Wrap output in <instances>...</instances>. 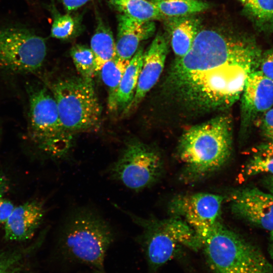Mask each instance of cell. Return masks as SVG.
<instances>
[{
    "label": "cell",
    "instance_id": "cell-1",
    "mask_svg": "<svg viewBox=\"0 0 273 273\" xmlns=\"http://www.w3.org/2000/svg\"><path fill=\"white\" fill-rule=\"evenodd\" d=\"M261 53L251 41L229 33L203 29L189 51L176 58L166 80L168 93L196 111L230 107L241 97Z\"/></svg>",
    "mask_w": 273,
    "mask_h": 273
},
{
    "label": "cell",
    "instance_id": "cell-2",
    "mask_svg": "<svg viewBox=\"0 0 273 273\" xmlns=\"http://www.w3.org/2000/svg\"><path fill=\"white\" fill-rule=\"evenodd\" d=\"M232 124L230 117L221 115L187 130L177 149L182 165L180 179L194 183L221 169L232 151Z\"/></svg>",
    "mask_w": 273,
    "mask_h": 273
},
{
    "label": "cell",
    "instance_id": "cell-3",
    "mask_svg": "<svg viewBox=\"0 0 273 273\" xmlns=\"http://www.w3.org/2000/svg\"><path fill=\"white\" fill-rule=\"evenodd\" d=\"M115 237L112 227L100 214L92 208L81 207L65 220L58 246L67 260L104 270L105 257Z\"/></svg>",
    "mask_w": 273,
    "mask_h": 273
},
{
    "label": "cell",
    "instance_id": "cell-4",
    "mask_svg": "<svg viewBox=\"0 0 273 273\" xmlns=\"http://www.w3.org/2000/svg\"><path fill=\"white\" fill-rule=\"evenodd\" d=\"M65 130L75 134L98 131L102 107L93 79L71 76L57 80L50 87Z\"/></svg>",
    "mask_w": 273,
    "mask_h": 273
},
{
    "label": "cell",
    "instance_id": "cell-5",
    "mask_svg": "<svg viewBox=\"0 0 273 273\" xmlns=\"http://www.w3.org/2000/svg\"><path fill=\"white\" fill-rule=\"evenodd\" d=\"M29 94L31 141L46 155L53 158H64L72 146L73 135L64 128L52 94L43 86L31 89Z\"/></svg>",
    "mask_w": 273,
    "mask_h": 273
},
{
    "label": "cell",
    "instance_id": "cell-6",
    "mask_svg": "<svg viewBox=\"0 0 273 273\" xmlns=\"http://www.w3.org/2000/svg\"><path fill=\"white\" fill-rule=\"evenodd\" d=\"M197 234L206 260L215 273H234L265 258L258 247L219 221Z\"/></svg>",
    "mask_w": 273,
    "mask_h": 273
},
{
    "label": "cell",
    "instance_id": "cell-7",
    "mask_svg": "<svg viewBox=\"0 0 273 273\" xmlns=\"http://www.w3.org/2000/svg\"><path fill=\"white\" fill-rule=\"evenodd\" d=\"M163 161L154 147L134 138L127 140L117 159L106 174L128 189L139 192L150 187L160 178Z\"/></svg>",
    "mask_w": 273,
    "mask_h": 273
},
{
    "label": "cell",
    "instance_id": "cell-8",
    "mask_svg": "<svg viewBox=\"0 0 273 273\" xmlns=\"http://www.w3.org/2000/svg\"><path fill=\"white\" fill-rule=\"evenodd\" d=\"M47 54L44 39L22 27L0 29V65L20 73H32L42 66Z\"/></svg>",
    "mask_w": 273,
    "mask_h": 273
},
{
    "label": "cell",
    "instance_id": "cell-9",
    "mask_svg": "<svg viewBox=\"0 0 273 273\" xmlns=\"http://www.w3.org/2000/svg\"><path fill=\"white\" fill-rule=\"evenodd\" d=\"M115 206L142 228L143 232L136 239L143 249L151 271H156L178 254L183 246L174 235L167 219H145Z\"/></svg>",
    "mask_w": 273,
    "mask_h": 273
},
{
    "label": "cell",
    "instance_id": "cell-10",
    "mask_svg": "<svg viewBox=\"0 0 273 273\" xmlns=\"http://www.w3.org/2000/svg\"><path fill=\"white\" fill-rule=\"evenodd\" d=\"M223 199L208 193L179 195L171 200L169 210L172 217L184 220L197 233L219 221Z\"/></svg>",
    "mask_w": 273,
    "mask_h": 273
},
{
    "label": "cell",
    "instance_id": "cell-11",
    "mask_svg": "<svg viewBox=\"0 0 273 273\" xmlns=\"http://www.w3.org/2000/svg\"><path fill=\"white\" fill-rule=\"evenodd\" d=\"M228 201L236 216L273 235L272 194L256 187H245L232 191Z\"/></svg>",
    "mask_w": 273,
    "mask_h": 273
},
{
    "label": "cell",
    "instance_id": "cell-12",
    "mask_svg": "<svg viewBox=\"0 0 273 273\" xmlns=\"http://www.w3.org/2000/svg\"><path fill=\"white\" fill-rule=\"evenodd\" d=\"M168 44L165 36L158 34L147 51L144 52L133 98L123 114H128L135 109L158 81L164 67L168 53Z\"/></svg>",
    "mask_w": 273,
    "mask_h": 273
},
{
    "label": "cell",
    "instance_id": "cell-13",
    "mask_svg": "<svg viewBox=\"0 0 273 273\" xmlns=\"http://www.w3.org/2000/svg\"><path fill=\"white\" fill-rule=\"evenodd\" d=\"M241 97L242 121L248 126L272 107L273 80L259 70L254 71L247 78Z\"/></svg>",
    "mask_w": 273,
    "mask_h": 273
},
{
    "label": "cell",
    "instance_id": "cell-14",
    "mask_svg": "<svg viewBox=\"0 0 273 273\" xmlns=\"http://www.w3.org/2000/svg\"><path fill=\"white\" fill-rule=\"evenodd\" d=\"M45 208L40 200L33 199L15 206L5 223L4 237L11 242L32 238L44 218Z\"/></svg>",
    "mask_w": 273,
    "mask_h": 273
},
{
    "label": "cell",
    "instance_id": "cell-15",
    "mask_svg": "<svg viewBox=\"0 0 273 273\" xmlns=\"http://www.w3.org/2000/svg\"><path fill=\"white\" fill-rule=\"evenodd\" d=\"M117 20L116 56L130 60L139 48L141 42L153 34L155 25L153 21H141L120 14Z\"/></svg>",
    "mask_w": 273,
    "mask_h": 273
},
{
    "label": "cell",
    "instance_id": "cell-16",
    "mask_svg": "<svg viewBox=\"0 0 273 273\" xmlns=\"http://www.w3.org/2000/svg\"><path fill=\"white\" fill-rule=\"evenodd\" d=\"M166 19L172 50L176 58H182L191 49L201 30L200 21L193 15Z\"/></svg>",
    "mask_w": 273,
    "mask_h": 273
},
{
    "label": "cell",
    "instance_id": "cell-17",
    "mask_svg": "<svg viewBox=\"0 0 273 273\" xmlns=\"http://www.w3.org/2000/svg\"><path fill=\"white\" fill-rule=\"evenodd\" d=\"M144 53L143 48L140 47L130 60L123 75L117 95V112L123 113L133 98L142 66Z\"/></svg>",
    "mask_w": 273,
    "mask_h": 273
},
{
    "label": "cell",
    "instance_id": "cell-18",
    "mask_svg": "<svg viewBox=\"0 0 273 273\" xmlns=\"http://www.w3.org/2000/svg\"><path fill=\"white\" fill-rule=\"evenodd\" d=\"M90 49L95 57L96 74L108 61L116 56L115 41L110 28L100 20L90 40Z\"/></svg>",
    "mask_w": 273,
    "mask_h": 273
},
{
    "label": "cell",
    "instance_id": "cell-19",
    "mask_svg": "<svg viewBox=\"0 0 273 273\" xmlns=\"http://www.w3.org/2000/svg\"><path fill=\"white\" fill-rule=\"evenodd\" d=\"M129 61L116 56L105 63L99 72L107 88V106L111 112H117V92L121 80Z\"/></svg>",
    "mask_w": 273,
    "mask_h": 273
},
{
    "label": "cell",
    "instance_id": "cell-20",
    "mask_svg": "<svg viewBox=\"0 0 273 273\" xmlns=\"http://www.w3.org/2000/svg\"><path fill=\"white\" fill-rule=\"evenodd\" d=\"M108 4L118 11L132 19L141 21H153L166 18L156 7L148 0H106Z\"/></svg>",
    "mask_w": 273,
    "mask_h": 273
},
{
    "label": "cell",
    "instance_id": "cell-21",
    "mask_svg": "<svg viewBox=\"0 0 273 273\" xmlns=\"http://www.w3.org/2000/svg\"><path fill=\"white\" fill-rule=\"evenodd\" d=\"M166 19L193 15L209 7L205 2L200 0H150Z\"/></svg>",
    "mask_w": 273,
    "mask_h": 273
},
{
    "label": "cell",
    "instance_id": "cell-22",
    "mask_svg": "<svg viewBox=\"0 0 273 273\" xmlns=\"http://www.w3.org/2000/svg\"><path fill=\"white\" fill-rule=\"evenodd\" d=\"M70 54L80 76L93 79L96 75L95 63L90 48L83 44H75L71 48Z\"/></svg>",
    "mask_w": 273,
    "mask_h": 273
},
{
    "label": "cell",
    "instance_id": "cell-23",
    "mask_svg": "<svg viewBox=\"0 0 273 273\" xmlns=\"http://www.w3.org/2000/svg\"><path fill=\"white\" fill-rule=\"evenodd\" d=\"M264 173L273 174V155L257 152L244 166L240 175L247 178Z\"/></svg>",
    "mask_w": 273,
    "mask_h": 273
},
{
    "label": "cell",
    "instance_id": "cell-24",
    "mask_svg": "<svg viewBox=\"0 0 273 273\" xmlns=\"http://www.w3.org/2000/svg\"><path fill=\"white\" fill-rule=\"evenodd\" d=\"M245 5L259 23L273 24V0H247Z\"/></svg>",
    "mask_w": 273,
    "mask_h": 273
},
{
    "label": "cell",
    "instance_id": "cell-25",
    "mask_svg": "<svg viewBox=\"0 0 273 273\" xmlns=\"http://www.w3.org/2000/svg\"><path fill=\"white\" fill-rule=\"evenodd\" d=\"M75 28V22L71 16L57 14L53 19L51 35L55 38L66 39L74 34Z\"/></svg>",
    "mask_w": 273,
    "mask_h": 273
},
{
    "label": "cell",
    "instance_id": "cell-26",
    "mask_svg": "<svg viewBox=\"0 0 273 273\" xmlns=\"http://www.w3.org/2000/svg\"><path fill=\"white\" fill-rule=\"evenodd\" d=\"M24 254L20 251L0 252V273H3L18 262Z\"/></svg>",
    "mask_w": 273,
    "mask_h": 273
},
{
    "label": "cell",
    "instance_id": "cell-27",
    "mask_svg": "<svg viewBox=\"0 0 273 273\" xmlns=\"http://www.w3.org/2000/svg\"><path fill=\"white\" fill-rule=\"evenodd\" d=\"M234 273H273L272 265L265 258Z\"/></svg>",
    "mask_w": 273,
    "mask_h": 273
},
{
    "label": "cell",
    "instance_id": "cell-28",
    "mask_svg": "<svg viewBox=\"0 0 273 273\" xmlns=\"http://www.w3.org/2000/svg\"><path fill=\"white\" fill-rule=\"evenodd\" d=\"M260 121L262 135L269 141H273V108L266 111Z\"/></svg>",
    "mask_w": 273,
    "mask_h": 273
},
{
    "label": "cell",
    "instance_id": "cell-29",
    "mask_svg": "<svg viewBox=\"0 0 273 273\" xmlns=\"http://www.w3.org/2000/svg\"><path fill=\"white\" fill-rule=\"evenodd\" d=\"M259 68L265 76L273 80V49L261 54Z\"/></svg>",
    "mask_w": 273,
    "mask_h": 273
},
{
    "label": "cell",
    "instance_id": "cell-30",
    "mask_svg": "<svg viewBox=\"0 0 273 273\" xmlns=\"http://www.w3.org/2000/svg\"><path fill=\"white\" fill-rule=\"evenodd\" d=\"M15 207L11 201L4 198L3 196H0V224H5Z\"/></svg>",
    "mask_w": 273,
    "mask_h": 273
},
{
    "label": "cell",
    "instance_id": "cell-31",
    "mask_svg": "<svg viewBox=\"0 0 273 273\" xmlns=\"http://www.w3.org/2000/svg\"><path fill=\"white\" fill-rule=\"evenodd\" d=\"M90 0H61V2L68 12H71L78 9L86 4Z\"/></svg>",
    "mask_w": 273,
    "mask_h": 273
},
{
    "label": "cell",
    "instance_id": "cell-32",
    "mask_svg": "<svg viewBox=\"0 0 273 273\" xmlns=\"http://www.w3.org/2000/svg\"><path fill=\"white\" fill-rule=\"evenodd\" d=\"M262 185L268 190L269 193L273 195V175H267L261 179Z\"/></svg>",
    "mask_w": 273,
    "mask_h": 273
},
{
    "label": "cell",
    "instance_id": "cell-33",
    "mask_svg": "<svg viewBox=\"0 0 273 273\" xmlns=\"http://www.w3.org/2000/svg\"><path fill=\"white\" fill-rule=\"evenodd\" d=\"M257 150V152L273 155V141L259 145Z\"/></svg>",
    "mask_w": 273,
    "mask_h": 273
},
{
    "label": "cell",
    "instance_id": "cell-34",
    "mask_svg": "<svg viewBox=\"0 0 273 273\" xmlns=\"http://www.w3.org/2000/svg\"><path fill=\"white\" fill-rule=\"evenodd\" d=\"M9 183L5 176L0 173V196L4 194L8 190Z\"/></svg>",
    "mask_w": 273,
    "mask_h": 273
},
{
    "label": "cell",
    "instance_id": "cell-35",
    "mask_svg": "<svg viewBox=\"0 0 273 273\" xmlns=\"http://www.w3.org/2000/svg\"><path fill=\"white\" fill-rule=\"evenodd\" d=\"M269 243L268 245V253L273 263V235H270Z\"/></svg>",
    "mask_w": 273,
    "mask_h": 273
},
{
    "label": "cell",
    "instance_id": "cell-36",
    "mask_svg": "<svg viewBox=\"0 0 273 273\" xmlns=\"http://www.w3.org/2000/svg\"><path fill=\"white\" fill-rule=\"evenodd\" d=\"M90 273H107L105 272V271L104 270H96V269H93L92 272Z\"/></svg>",
    "mask_w": 273,
    "mask_h": 273
},
{
    "label": "cell",
    "instance_id": "cell-37",
    "mask_svg": "<svg viewBox=\"0 0 273 273\" xmlns=\"http://www.w3.org/2000/svg\"><path fill=\"white\" fill-rule=\"evenodd\" d=\"M10 270H7V271L3 272V273H18V272H12V271H10Z\"/></svg>",
    "mask_w": 273,
    "mask_h": 273
},
{
    "label": "cell",
    "instance_id": "cell-38",
    "mask_svg": "<svg viewBox=\"0 0 273 273\" xmlns=\"http://www.w3.org/2000/svg\"><path fill=\"white\" fill-rule=\"evenodd\" d=\"M240 2H241L243 4H245L246 2L247 1V0H239Z\"/></svg>",
    "mask_w": 273,
    "mask_h": 273
}]
</instances>
